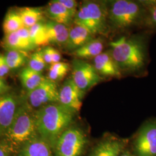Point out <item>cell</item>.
I'll return each mask as SVG.
<instances>
[{
    "label": "cell",
    "mask_w": 156,
    "mask_h": 156,
    "mask_svg": "<svg viewBox=\"0 0 156 156\" xmlns=\"http://www.w3.org/2000/svg\"><path fill=\"white\" fill-rule=\"evenodd\" d=\"M35 111L38 135L53 149L59 136L70 127L76 112L59 103L45 105Z\"/></svg>",
    "instance_id": "obj_1"
},
{
    "label": "cell",
    "mask_w": 156,
    "mask_h": 156,
    "mask_svg": "<svg viewBox=\"0 0 156 156\" xmlns=\"http://www.w3.org/2000/svg\"><path fill=\"white\" fill-rule=\"evenodd\" d=\"M146 44L144 37H122L110 43V53L121 71L138 72L147 62Z\"/></svg>",
    "instance_id": "obj_2"
},
{
    "label": "cell",
    "mask_w": 156,
    "mask_h": 156,
    "mask_svg": "<svg viewBox=\"0 0 156 156\" xmlns=\"http://www.w3.org/2000/svg\"><path fill=\"white\" fill-rule=\"evenodd\" d=\"M35 111L21 100L16 116L2 140L12 153H17L29 140L38 136Z\"/></svg>",
    "instance_id": "obj_3"
},
{
    "label": "cell",
    "mask_w": 156,
    "mask_h": 156,
    "mask_svg": "<svg viewBox=\"0 0 156 156\" xmlns=\"http://www.w3.org/2000/svg\"><path fill=\"white\" fill-rule=\"evenodd\" d=\"M146 9L142 1L129 0L112 1L107 11L108 19L112 24L119 29L129 28L145 21Z\"/></svg>",
    "instance_id": "obj_4"
},
{
    "label": "cell",
    "mask_w": 156,
    "mask_h": 156,
    "mask_svg": "<svg viewBox=\"0 0 156 156\" xmlns=\"http://www.w3.org/2000/svg\"><path fill=\"white\" fill-rule=\"evenodd\" d=\"M107 10L100 3L85 1L78 9L74 17L75 24L87 29L94 35L107 31Z\"/></svg>",
    "instance_id": "obj_5"
},
{
    "label": "cell",
    "mask_w": 156,
    "mask_h": 156,
    "mask_svg": "<svg viewBox=\"0 0 156 156\" xmlns=\"http://www.w3.org/2000/svg\"><path fill=\"white\" fill-rule=\"evenodd\" d=\"M87 144L83 131L76 127H69L56 141L53 147L55 156H80Z\"/></svg>",
    "instance_id": "obj_6"
},
{
    "label": "cell",
    "mask_w": 156,
    "mask_h": 156,
    "mask_svg": "<svg viewBox=\"0 0 156 156\" xmlns=\"http://www.w3.org/2000/svg\"><path fill=\"white\" fill-rule=\"evenodd\" d=\"M59 90L57 84L46 78L35 89L28 91L23 101L34 111L43 106L58 103Z\"/></svg>",
    "instance_id": "obj_7"
},
{
    "label": "cell",
    "mask_w": 156,
    "mask_h": 156,
    "mask_svg": "<svg viewBox=\"0 0 156 156\" xmlns=\"http://www.w3.org/2000/svg\"><path fill=\"white\" fill-rule=\"evenodd\" d=\"M71 76L78 88L84 93L100 83L103 79L93 64L79 58L73 62Z\"/></svg>",
    "instance_id": "obj_8"
},
{
    "label": "cell",
    "mask_w": 156,
    "mask_h": 156,
    "mask_svg": "<svg viewBox=\"0 0 156 156\" xmlns=\"http://www.w3.org/2000/svg\"><path fill=\"white\" fill-rule=\"evenodd\" d=\"M134 149L136 156H156V119L140 127L134 140Z\"/></svg>",
    "instance_id": "obj_9"
},
{
    "label": "cell",
    "mask_w": 156,
    "mask_h": 156,
    "mask_svg": "<svg viewBox=\"0 0 156 156\" xmlns=\"http://www.w3.org/2000/svg\"><path fill=\"white\" fill-rule=\"evenodd\" d=\"M21 100L12 93L0 96V138L5 134L16 116Z\"/></svg>",
    "instance_id": "obj_10"
},
{
    "label": "cell",
    "mask_w": 156,
    "mask_h": 156,
    "mask_svg": "<svg viewBox=\"0 0 156 156\" xmlns=\"http://www.w3.org/2000/svg\"><path fill=\"white\" fill-rule=\"evenodd\" d=\"M86 93L79 89L71 78H68L59 89L58 103L75 112L80 111Z\"/></svg>",
    "instance_id": "obj_11"
},
{
    "label": "cell",
    "mask_w": 156,
    "mask_h": 156,
    "mask_svg": "<svg viewBox=\"0 0 156 156\" xmlns=\"http://www.w3.org/2000/svg\"><path fill=\"white\" fill-rule=\"evenodd\" d=\"M93 66L101 76L120 77L121 70L112 57L110 51L102 52L94 58Z\"/></svg>",
    "instance_id": "obj_12"
},
{
    "label": "cell",
    "mask_w": 156,
    "mask_h": 156,
    "mask_svg": "<svg viewBox=\"0 0 156 156\" xmlns=\"http://www.w3.org/2000/svg\"><path fill=\"white\" fill-rule=\"evenodd\" d=\"M52 147L39 135L26 143L17 151V156H53Z\"/></svg>",
    "instance_id": "obj_13"
},
{
    "label": "cell",
    "mask_w": 156,
    "mask_h": 156,
    "mask_svg": "<svg viewBox=\"0 0 156 156\" xmlns=\"http://www.w3.org/2000/svg\"><path fill=\"white\" fill-rule=\"evenodd\" d=\"M94 35L87 29L75 24L69 30L68 39L65 48L72 53L94 39Z\"/></svg>",
    "instance_id": "obj_14"
},
{
    "label": "cell",
    "mask_w": 156,
    "mask_h": 156,
    "mask_svg": "<svg viewBox=\"0 0 156 156\" xmlns=\"http://www.w3.org/2000/svg\"><path fill=\"white\" fill-rule=\"evenodd\" d=\"M124 147V144L122 140L108 137L96 146L90 156H120Z\"/></svg>",
    "instance_id": "obj_15"
},
{
    "label": "cell",
    "mask_w": 156,
    "mask_h": 156,
    "mask_svg": "<svg viewBox=\"0 0 156 156\" xmlns=\"http://www.w3.org/2000/svg\"><path fill=\"white\" fill-rule=\"evenodd\" d=\"M49 44L65 48L68 39L69 30L64 24L50 21L45 23Z\"/></svg>",
    "instance_id": "obj_16"
},
{
    "label": "cell",
    "mask_w": 156,
    "mask_h": 156,
    "mask_svg": "<svg viewBox=\"0 0 156 156\" xmlns=\"http://www.w3.org/2000/svg\"><path fill=\"white\" fill-rule=\"evenodd\" d=\"M45 13L53 22L68 26L73 22L75 16L57 0L51 1L47 6Z\"/></svg>",
    "instance_id": "obj_17"
},
{
    "label": "cell",
    "mask_w": 156,
    "mask_h": 156,
    "mask_svg": "<svg viewBox=\"0 0 156 156\" xmlns=\"http://www.w3.org/2000/svg\"><path fill=\"white\" fill-rule=\"evenodd\" d=\"M104 49V43L101 38H94L72 52L77 58L83 60L94 58L100 55Z\"/></svg>",
    "instance_id": "obj_18"
},
{
    "label": "cell",
    "mask_w": 156,
    "mask_h": 156,
    "mask_svg": "<svg viewBox=\"0 0 156 156\" xmlns=\"http://www.w3.org/2000/svg\"><path fill=\"white\" fill-rule=\"evenodd\" d=\"M19 78L23 87L27 92L35 89L46 78L41 73L35 72L28 67L23 69Z\"/></svg>",
    "instance_id": "obj_19"
},
{
    "label": "cell",
    "mask_w": 156,
    "mask_h": 156,
    "mask_svg": "<svg viewBox=\"0 0 156 156\" xmlns=\"http://www.w3.org/2000/svg\"><path fill=\"white\" fill-rule=\"evenodd\" d=\"M2 44L7 50H17L28 52L35 48L24 41L17 32L5 35Z\"/></svg>",
    "instance_id": "obj_20"
},
{
    "label": "cell",
    "mask_w": 156,
    "mask_h": 156,
    "mask_svg": "<svg viewBox=\"0 0 156 156\" xmlns=\"http://www.w3.org/2000/svg\"><path fill=\"white\" fill-rule=\"evenodd\" d=\"M18 13L22 20L24 27L30 28L35 24L42 22L43 19V12L37 8L24 7L20 8Z\"/></svg>",
    "instance_id": "obj_21"
},
{
    "label": "cell",
    "mask_w": 156,
    "mask_h": 156,
    "mask_svg": "<svg viewBox=\"0 0 156 156\" xmlns=\"http://www.w3.org/2000/svg\"><path fill=\"white\" fill-rule=\"evenodd\" d=\"M28 29L31 40L36 48L49 44L45 23H38Z\"/></svg>",
    "instance_id": "obj_22"
},
{
    "label": "cell",
    "mask_w": 156,
    "mask_h": 156,
    "mask_svg": "<svg viewBox=\"0 0 156 156\" xmlns=\"http://www.w3.org/2000/svg\"><path fill=\"white\" fill-rule=\"evenodd\" d=\"M23 27L24 26L18 12H8L3 23V30L5 35L16 32Z\"/></svg>",
    "instance_id": "obj_23"
},
{
    "label": "cell",
    "mask_w": 156,
    "mask_h": 156,
    "mask_svg": "<svg viewBox=\"0 0 156 156\" xmlns=\"http://www.w3.org/2000/svg\"><path fill=\"white\" fill-rule=\"evenodd\" d=\"M27 52L17 51V50H8L5 55L6 62L11 70H16L24 66L28 62Z\"/></svg>",
    "instance_id": "obj_24"
},
{
    "label": "cell",
    "mask_w": 156,
    "mask_h": 156,
    "mask_svg": "<svg viewBox=\"0 0 156 156\" xmlns=\"http://www.w3.org/2000/svg\"><path fill=\"white\" fill-rule=\"evenodd\" d=\"M69 65L64 62L53 64L49 67L47 78L57 83L66 76L69 71Z\"/></svg>",
    "instance_id": "obj_25"
},
{
    "label": "cell",
    "mask_w": 156,
    "mask_h": 156,
    "mask_svg": "<svg viewBox=\"0 0 156 156\" xmlns=\"http://www.w3.org/2000/svg\"><path fill=\"white\" fill-rule=\"evenodd\" d=\"M146 9L144 26L150 30H156V1H142Z\"/></svg>",
    "instance_id": "obj_26"
},
{
    "label": "cell",
    "mask_w": 156,
    "mask_h": 156,
    "mask_svg": "<svg viewBox=\"0 0 156 156\" xmlns=\"http://www.w3.org/2000/svg\"><path fill=\"white\" fill-rule=\"evenodd\" d=\"M28 68L35 72L41 73L46 67L42 49L37 50L32 54L28 59Z\"/></svg>",
    "instance_id": "obj_27"
},
{
    "label": "cell",
    "mask_w": 156,
    "mask_h": 156,
    "mask_svg": "<svg viewBox=\"0 0 156 156\" xmlns=\"http://www.w3.org/2000/svg\"><path fill=\"white\" fill-rule=\"evenodd\" d=\"M42 52L46 64L51 65L60 62L62 56L58 50L51 46H46L42 49Z\"/></svg>",
    "instance_id": "obj_28"
},
{
    "label": "cell",
    "mask_w": 156,
    "mask_h": 156,
    "mask_svg": "<svg viewBox=\"0 0 156 156\" xmlns=\"http://www.w3.org/2000/svg\"><path fill=\"white\" fill-rule=\"evenodd\" d=\"M67 9L71 12L74 16L78 11V2L75 0H57Z\"/></svg>",
    "instance_id": "obj_29"
},
{
    "label": "cell",
    "mask_w": 156,
    "mask_h": 156,
    "mask_svg": "<svg viewBox=\"0 0 156 156\" xmlns=\"http://www.w3.org/2000/svg\"><path fill=\"white\" fill-rule=\"evenodd\" d=\"M10 71L11 69L6 62L5 56L0 53V78H4Z\"/></svg>",
    "instance_id": "obj_30"
},
{
    "label": "cell",
    "mask_w": 156,
    "mask_h": 156,
    "mask_svg": "<svg viewBox=\"0 0 156 156\" xmlns=\"http://www.w3.org/2000/svg\"><path fill=\"white\" fill-rule=\"evenodd\" d=\"M11 87L5 82L4 79L0 78V96L9 93Z\"/></svg>",
    "instance_id": "obj_31"
},
{
    "label": "cell",
    "mask_w": 156,
    "mask_h": 156,
    "mask_svg": "<svg viewBox=\"0 0 156 156\" xmlns=\"http://www.w3.org/2000/svg\"><path fill=\"white\" fill-rule=\"evenodd\" d=\"M12 153L7 146L0 141V156H11Z\"/></svg>",
    "instance_id": "obj_32"
},
{
    "label": "cell",
    "mask_w": 156,
    "mask_h": 156,
    "mask_svg": "<svg viewBox=\"0 0 156 156\" xmlns=\"http://www.w3.org/2000/svg\"><path fill=\"white\" fill-rule=\"evenodd\" d=\"M120 156H136V155H133L131 153H129L128 151H124L122 152V153L120 154Z\"/></svg>",
    "instance_id": "obj_33"
}]
</instances>
